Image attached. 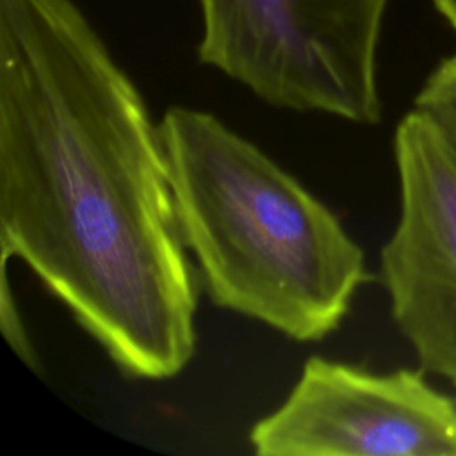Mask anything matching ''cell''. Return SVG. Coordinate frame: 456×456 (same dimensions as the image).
<instances>
[{"label": "cell", "mask_w": 456, "mask_h": 456, "mask_svg": "<svg viewBox=\"0 0 456 456\" xmlns=\"http://www.w3.org/2000/svg\"><path fill=\"white\" fill-rule=\"evenodd\" d=\"M0 248L126 376L192 360L198 278L160 130L75 0H0Z\"/></svg>", "instance_id": "1"}, {"label": "cell", "mask_w": 456, "mask_h": 456, "mask_svg": "<svg viewBox=\"0 0 456 456\" xmlns=\"http://www.w3.org/2000/svg\"><path fill=\"white\" fill-rule=\"evenodd\" d=\"M180 232L214 305L297 342L335 331L370 280L335 212L214 114L159 121Z\"/></svg>", "instance_id": "2"}, {"label": "cell", "mask_w": 456, "mask_h": 456, "mask_svg": "<svg viewBox=\"0 0 456 456\" xmlns=\"http://www.w3.org/2000/svg\"><path fill=\"white\" fill-rule=\"evenodd\" d=\"M198 59L262 102L381 119L378 46L388 0H196Z\"/></svg>", "instance_id": "3"}, {"label": "cell", "mask_w": 456, "mask_h": 456, "mask_svg": "<svg viewBox=\"0 0 456 456\" xmlns=\"http://www.w3.org/2000/svg\"><path fill=\"white\" fill-rule=\"evenodd\" d=\"M249 444L258 456H456V404L422 372L312 356Z\"/></svg>", "instance_id": "4"}, {"label": "cell", "mask_w": 456, "mask_h": 456, "mask_svg": "<svg viewBox=\"0 0 456 456\" xmlns=\"http://www.w3.org/2000/svg\"><path fill=\"white\" fill-rule=\"evenodd\" d=\"M399 221L379 273L422 370L456 387V150L420 110L395 128Z\"/></svg>", "instance_id": "5"}, {"label": "cell", "mask_w": 456, "mask_h": 456, "mask_svg": "<svg viewBox=\"0 0 456 456\" xmlns=\"http://www.w3.org/2000/svg\"><path fill=\"white\" fill-rule=\"evenodd\" d=\"M413 109L426 114L456 150V52L429 73L415 96Z\"/></svg>", "instance_id": "6"}, {"label": "cell", "mask_w": 456, "mask_h": 456, "mask_svg": "<svg viewBox=\"0 0 456 456\" xmlns=\"http://www.w3.org/2000/svg\"><path fill=\"white\" fill-rule=\"evenodd\" d=\"M7 256H2V278H0V328L2 335L11 346V349L23 360L25 365H28L32 370H41L39 356L34 349V344L28 337V331L25 328L21 312L16 305L14 292L9 285L7 278Z\"/></svg>", "instance_id": "7"}, {"label": "cell", "mask_w": 456, "mask_h": 456, "mask_svg": "<svg viewBox=\"0 0 456 456\" xmlns=\"http://www.w3.org/2000/svg\"><path fill=\"white\" fill-rule=\"evenodd\" d=\"M436 12L451 25L456 32V0H431Z\"/></svg>", "instance_id": "8"}]
</instances>
